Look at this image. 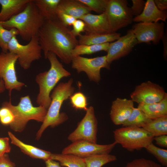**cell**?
<instances>
[{
    "mask_svg": "<svg viewBox=\"0 0 167 167\" xmlns=\"http://www.w3.org/2000/svg\"><path fill=\"white\" fill-rule=\"evenodd\" d=\"M111 33L131 24L133 15L126 0H108L105 12Z\"/></svg>",
    "mask_w": 167,
    "mask_h": 167,
    "instance_id": "cell-8",
    "label": "cell"
},
{
    "mask_svg": "<svg viewBox=\"0 0 167 167\" xmlns=\"http://www.w3.org/2000/svg\"><path fill=\"white\" fill-rule=\"evenodd\" d=\"M113 132L114 141L130 152L145 148L154 140L152 135L142 128L122 126Z\"/></svg>",
    "mask_w": 167,
    "mask_h": 167,
    "instance_id": "cell-6",
    "label": "cell"
},
{
    "mask_svg": "<svg viewBox=\"0 0 167 167\" xmlns=\"http://www.w3.org/2000/svg\"><path fill=\"white\" fill-rule=\"evenodd\" d=\"M73 80L69 79L67 82L59 84L50 95L51 102L42 124L36 134V139H39L44 131L49 126L54 127L66 121L68 118L66 114L60 112L63 102L73 93L75 88L72 86Z\"/></svg>",
    "mask_w": 167,
    "mask_h": 167,
    "instance_id": "cell-4",
    "label": "cell"
},
{
    "mask_svg": "<svg viewBox=\"0 0 167 167\" xmlns=\"http://www.w3.org/2000/svg\"><path fill=\"white\" fill-rule=\"evenodd\" d=\"M31 0H0V22L6 21L22 12Z\"/></svg>",
    "mask_w": 167,
    "mask_h": 167,
    "instance_id": "cell-19",
    "label": "cell"
},
{
    "mask_svg": "<svg viewBox=\"0 0 167 167\" xmlns=\"http://www.w3.org/2000/svg\"><path fill=\"white\" fill-rule=\"evenodd\" d=\"M162 40H163V43L164 44V56L166 57L167 55V47H166V38L165 35Z\"/></svg>",
    "mask_w": 167,
    "mask_h": 167,
    "instance_id": "cell-44",
    "label": "cell"
},
{
    "mask_svg": "<svg viewBox=\"0 0 167 167\" xmlns=\"http://www.w3.org/2000/svg\"><path fill=\"white\" fill-rule=\"evenodd\" d=\"M131 1L132 5L130 9L132 14L133 16H137L143 11L146 1L143 0H132Z\"/></svg>",
    "mask_w": 167,
    "mask_h": 167,
    "instance_id": "cell-36",
    "label": "cell"
},
{
    "mask_svg": "<svg viewBox=\"0 0 167 167\" xmlns=\"http://www.w3.org/2000/svg\"><path fill=\"white\" fill-rule=\"evenodd\" d=\"M14 120V114L9 109L4 106L0 108V121L2 124L10 125Z\"/></svg>",
    "mask_w": 167,
    "mask_h": 167,
    "instance_id": "cell-35",
    "label": "cell"
},
{
    "mask_svg": "<svg viewBox=\"0 0 167 167\" xmlns=\"http://www.w3.org/2000/svg\"><path fill=\"white\" fill-rule=\"evenodd\" d=\"M91 11L87 6L78 0H61L57 9V12L69 15L76 19H80Z\"/></svg>",
    "mask_w": 167,
    "mask_h": 167,
    "instance_id": "cell-20",
    "label": "cell"
},
{
    "mask_svg": "<svg viewBox=\"0 0 167 167\" xmlns=\"http://www.w3.org/2000/svg\"><path fill=\"white\" fill-rule=\"evenodd\" d=\"M98 122L94 108L90 106L75 130L70 134L68 139L72 142L84 140L96 143Z\"/></svg>",
    "mask_w": 167,
    "mask_h": 167,
    "instance_id": "cell-9",
    "label": "cell"
},
{
    "mask_svg": "<svg viewBox=\"0 0 167 167\" xmlns=\"http://www.w3.org/2000/svg\"><path fill=\"white\" fill-rule=\"evenodd\" d=\"M156 143L158 145L165 148H167V135H162L154 137Z\"/></svg>",
    "mask_w": 167,
    "mask_h": 167,
    "instance_id": "cell-41",
    "label": "cell"
},
{
    "mask_svg": "<svg viewBox=\"0 0 167 167\" xmlns=\"http://www.w3.org/2000/svg\"><path fill=\"white\" fill-rule=\"evenodd\" d=\"M152 119L138 108H134L127 120L122 125V126L142 128Z\"/></svg>",
    "mask_w": 167,
    "mask_h": 167,
    "instance_id": "cell-27",
    "label": "cell"
},
{
    "mask_svg": "<svg viewBox=\"0 0 167 167\" xmlns=\"http://www.w3.org/2000/svg\"><path fill=\"white\" fill-rule=\"evenodd\" d=\"M18 35V32L16 29H7L0 24V48L2 52H8L9 43L13 37Z\"/></svg>",
    "mask_w": 167,
    "mask_h": 167,
    "instance_id": "cell-30",
    "label": "cell"
},
{
    "mask_svg": "<svg viewBox=\"0 0 167 167\" xmlns=\"http://www.w3.org/2000/svg\"><path fill=\"white\" fill-rule=\"evenodd\" d=\"M125 167H162L155 161L144 158H137L128 163Z\"/></svg>",
    "mask_w": 167,
    "mask_h": 167,
    "instance_id": "cell-34",
    "label": "cell"
},
{
    "mask_svg": "<svg viewBox=\"0 0 167 167\" xmlns=\"http://www.w3.org/2000/svg\"><path fill=\"white\" fill-rule=\"evenodd\" d=\"M5 83L2 79H0V94L4 92L6 89Z\"/></svg>",
    "mask_w": 167,
    "mask_h": 167,
    "instance_id": "cell-45",
    "label": "cell"
},
{
    "mask_svg": "<svg viewBox=\"0 0 167 167\" xmlns=\"http://www.w3.org/2000/svg\"><path fill=\"white\" fill-rule=\"evenodd\" d=\"M50 159L58 161L62 166L86 167L84 158L72 154L51 153Z\"/></svg>",
    "mask_w": 167,
    "mask_h": 167,
    "instance_id": "cell-26",
    "label": "cell"
},
{
    "mask_svg": "<svg viewBox=\"0 0 167 167\" xmlns=\"http://www.w3.org/2000/svg\"><path fill=\"white\" fill-rule=\"evenodd\" d=\"M86 167H102L106 164L116 161V156L110 154L93 155L84 158Z\"/></svg>",
    "mask_w": 167,
    "mask_h": 167,
    "instance_id": "cell-29",
    "label": "cell"
},
{
    "mask_svg": "<svg viewBox=\"0 0 167 167\" xmlns=\"http://www.w3.org/2000/svg\"><path fill=\"white\" fill-rule=\"evenodd\" d=\"M46 167H62L59 163L51 159L45 161Z\"/></svg>",
    "mask_w": 167,
    "mask_h": 167,
    "instance_id": "cell-43",
    "label": "cell"
},
{
    "mask_svg": "<svg viewBox=\"0 0 167 167\" xmlns=\"http://www.w3.org/2000/svg\"><path fill=\"white\" fill-rule=\"evenodd\" d=\"M37 36L46 59L48 53L50 52L64 63L71 62V52L78 44V40L68 27L58 19L45 20Z\"/></svg>",
    "mask_w": 167,
    "mask_h": 167,
    "instance_id": "cell-1",
    "label": "cell"
},
{
    "mask_svg": "<svg viewBox=\"0 0 167 167\" xmlns=\"http://www.w3.org/2000/svg\"><path fill=\"white\" fill-rule=\"evenodd\" d=\"M85 23L86 34H104L111 33L105 12L98 15L90 13L86 14L80 19Z\"/></svg>",
    "mask_w": 167,
    "mask_h": 167,
    "instance_id": "cell-16",
    "label": "cell"
},
{
    "mask_svg": "<svg viewBox=\"0 0 167 167\" xmlns=\"http://www.w3.org/2000/svg\"><path fill=\"white\" fill-rule=\"evenodd\" d=\"M8 49L18 56L19 63L24 70L28 69L33 61L41 57L42 50L37 36H33L26 45L20 44L15 36L9 43Z\"/></svg>",
    "mask_w": 167,
    "mask_h": 167,
    "instance_id": "cell-7",
    "label": "cell"
},
{
    "mask_svg": "<svg viewBox=\"0 0 167 167\" xmlns=\"http://www.w3.org/2000/svg\"><path fill=\"white\" fill-rule=\"evenodd\" d=\"M73 29L71 30L72 34L76 37L84 32L85 23L80 19H76L72 25Z\"/></svg>",
    "mask_w": 167,
    "mask_h": 167,
    "instance_id": "cell-38",
    "label": "cell"
},
{
    "mask_svg": "<svg viewBox=\"0 0 167 167\" xmlns=\"http://www.w3.org/2000/svg\"><path fill=\"white\" fill-rule=\"evenodd\" d=\"M47 59L50 63L49 69L37 75L35 81L39 87L36 102L39 105L48 110L51 101V92L61 79L69 76L71 73L64 68L57 56L52 52H48Z\"/></svg>",
    "mask_w": 167,
    "mask_h": 167,
    "instance_id": "cell-2",
    "label": "cell"
},
{
    "mask_svg": "<svg viewBox=\"0 0 167 167\" xmlns=\"http://www.w3.org/2000/svg\"><path fill=\"white\" fill-rule=\"evenodd\" d=\"M71 62L72 68L76 70L78 73L85 72L90 81L97 83L101 80V69L110 68L106 55L90 58L80 56L73 57Z\"/></svg>",
    "mask_w": 167,
    "mask_h": 167,
    "instance_id": "cell-10",
    "label": "cell"
},
{
    "mask_svg": "<svg viewBox=\"0 0 167 167\" xmlns=\"http://www.w3.org/2000/svg\"><path fill=\"white\" fill-rule=\"evenodd\" d=\"M166 96L167 94L162 87L149 81L137 86L130 95L131 100L138 104L156 103Z\"/></svg>",
    "mask_w": 167,
    "mask_h": 167,
    "instance_id": "cell-13",
    "label": "cell"
},
{
    "mask_svg": "<svg viewBox=\"0 0 167 167\" xmlns=\"http://www.w3.org/2000/svg\"><path fill=\"white\" fill-rule=\"evenodd\" d=\"M2 106L8 108L13 114L14 120L10 126L16 132L22 131L30 120L43 122L47 112V109L42 106H34L29 95L21 97L17 105H13L10 101L3 102Z\"/></svg>",
    "mask_w": 167,
    "mask_h": 167,
    "instance_id": "cell-5",
    "label": "cell"
},
{
    "mask_svg": "<svg viewBox=\"0 0 167 167\" xmlns=\"http://www.w3.org/2000/svg\"><path fill=\"white\" fill-rule=\"evenodd\" d=\"M117 144L115 141L109 144H99L86 141H77L64 148L62 153L84 158L96 155L109 154Z\"/></svg>",
    "mask_w": 167,
    "mask_h": 167,
    "instance_id": "cell-12",
    "label": "cell"
},
{
    "mask_svg": "<svg viewBox=\"0 0 167 167\" xmlns=\"http://www.w3.org/2000/svg\"><path fill=\"white\" fill-rule=\"evenodd\" d=\"M137 44L132 29L129 30L126 35L109 43L106 55L108 64L110 65L113 61L128 55Z\"/></svg>",
    "mask_w": 167,
    "mask_h": 167,
    "instance_id": "cell-15",
    "label": "cell"
},
{
    "mask_svg": "<svg viewBox=\"0 0 167 167\" xmlns=\"http://www.w3.org/2000/svg\"><path fill=\"white\" fill-rule=\"evenodd\" d=\"M58 19L65 26L68 27L72 25L76 19L74 17L61 12H57Z\"/></svg>",
    "mask_w": 167,
    "mask_h": 167,
    "instance_id": "cell-37",
    "label": "cell"
},
{
    "mask_svg": "<svg viewBox=\"0 0 167 167\" xmlns=\"http://www.w3.org/2000/svg\"><path fill=\"white\" fill-rule=\"evenodd\" d=\"M92 11L100 14L105 12L108 0H78Z\"/></svg>",
    "mask_w": 167,
    "mask_h": 167,
    "instance_id": "cell-33",
    "label": "cell"
},
{
    "mask_svg": "<svg viewBox=\"0 0 167 167\" xmlns=\"http://www.w3.org/2000/svg\"><path fill=\"white\" fill-rule=\"evenodd\" d=\"M109 43L92 45L78 44L72 50V56L73 57L81 55L92 54L102 51L107 52Z\"/></svg>",
    "mask_w": 167,
    "mask_h": 167,
    "instance_id": "cell-28",
    "label": "cell"
},
{
    "mask_svg": "<svg viewBox=\"0 0 167 167\" xmlns=\"http://www.w3.org/2000/svg\"><path fill=\"white\" fill-rule=\"evenodd\" d=\"M134 108L131 100L117 98L112 102L110 111L112 122L116 125H122L129 118Z\"/></svg>",
    "mask_w": 167,
    "mask_h": 167,
    "instance_id": "cell-17",
    "label": "cell"
},
{
    "mask_svg": "<svg viewBox=\"0 0 167 167\" xmlns=\"http://www.w3.org/2000/svg\"><path fill=\"white\" fill-rule=\"evenodd\" d=\"M120 34L113 33L104 34H80L78 36V44H101L114 41L120 37Z\"/></svg>",
    "mask_w": 167,
    "mask_h": 167,
    "instance_id": "cell-23",
    "label": "cell"
},
{
    "mask_svg": "<svg viewBox=\"0 0 167 167\" xmlns=\"http://www.w3.org/2000/svg\"><path fill=\"white\" fill-rule=\"evenodd\" d=\"M11 149L9 138L8 137L0 138V157L6 153L9 152Z\"/></svg>",
    "mask_w": 167,
    "mask_h": 167,
    "instance_id": "cell-39",
    "label": "cell"
},
{
    "mask_svg": "<svg viewBox=\"0 0 167 167\" xmlns=\"http://www.w3.org/2000/svg\"><path fill=\"white\" fill-rule=\"evenodd\" d=\"M15 164L11 161L8 155L5 154L0 157V167H15Z\"/></svg>",
    "mask_w": 167,
    "mask_h": 167,
    "instance_id": "cell-40",
    "label": "cell"
},
{
    "mask_svg": "<svg viewBox=\"0 0 167 167\" xmlns=\"http://www.w3.org/2000/svg\"><path fill=\"white\" fill-rule=\"evenodd\" d=\"M145 148L147 151L154 156L161 165L167 167V150L159 148L152 143L148 145Z\"/></svg>",
    "mask_w": 167,
    "mask_h": 167,
    "instance_id": "cell-31",
    "label": "cell"
},
{
    "mask_svg": "<svg viewBox=\"0 0 167 167\" xmlns=\"http://www.w3.org/2000/svg\"><path fill=\"white\" fill-rule=\"evenodd\" d=\"M61 0H33L40 14L45 20L58 19L57 9Z\"/></svg>",
    "mask_w": 167,
    "mask_h": 167,
    "instance_id": "cell-24",
    "label": "cell"
},
{
    "mask_svg": "<svg viewBox=\"0 0 167 167\" xmlns=\"http://www.w3.org/2000/svg\"><path fill=\"white\" fill-rule=\"evenodd\" d=\"M72 106L76 110H84L86 111L87 107V98L81 92L73 93L69 98Z\"/></svg>",
    "mask_w": 167,
    "mask_h": 167,
    "instance_id": "cell-32",
    "label": "cell"
},
{
    "mask_svg": "<svg viewBox=\"0 0 167 167\" xmlns=\"http://www.w3.org/2000/svg\"><path fill=\"white\" fill-rule=\"evenodd\" d=\"M142 128L154 137L167 134V115L152 119Z\"/></svg>",
    "mask_w": 167,
    "mask_h": 167,
    "instance_id": "cell-25",
    "label": "cell"
},
{
    "mask_svg": "<svg viewBox=\"0 0 167 167\" xmlns=\"http://www.w3.org/2000/svg\"><path fill=\"white\" fill-rule=\"evenodd\" d=\"M167 18L166 11L159 10L156 6L154 0H148L146 2L142 13L133 18V21L139 23H156L159 20L165 22Z\"/></svg>",
    "mask_w": 167,
    "mask_h": 167,
    "instance_id": "cell-18",
    "label": "cell"
},
{
    "mask_svg": "<svg viewBox=\"0 0 167 167\" xmlns=\"http://www.w3.org/2000/svg\"><path fill=\"white\" fill-rule=\"evenodd\" d=\"M154 1L156 6L159 10L164 11L167 9V0H155Z\"/></svg>",
    "mask_w": 167,
    "mask_h": 167,
    "instance_id": "cell-42",
    "label": "cell"
},
{
    "mask_svg": "<svg viewBox=\"0 0 167 167\" xmlns=\"http://www.w3.org/2000/svg\"><path fill=\"white\" fill-rule=\"evenodd\" d=\"M45 20L31 0L22 12L6 21L0 22V24L7 29H16L23 40L29 41L33 36H38Z\"/></svg>",
    "mask_w": 167,
    "mask_h": 167,
    "instance_id": "cell-3",
    "label": "cell"
},
{
    "mask_svg": "<svg viewBox=\"0 0 167 167\" xmlns=\"http://www.w3.org/2000/svg\"><path fill=\"white\" fill-rule=\"evenodd\" d=\"M138 108L149 118L153 119L167 115V96L161 101L150 104H139Z\"/></svg>",
    "mask_w": 167,
    "mask_h": 167,
    "instance_id": "cell-22",
    "label": "cell"
},
{
    "mask_svg": "<svg viewBox=\"0 0 167 167\" xmlns=\"http://www.w3.org/2000/svg\"><path fill=\"white\" fill-rule=\"evenodd\" d=\"M8 133L11 143L19 147L24 153L32 158L41 159L45 161L51 159L52 153L49 152L26 144L18 139L11 132L8 131Z\"/></svg>",
    "mask_w": 167,
    "mask_h": 167,
    "instance_id": "cell-21",
    "label": "cell"
},
{
    "mask_svg": "<svg viewBox=\"0 0 167 167\" xmlns=\"http://www.w3.org/2000/svg\"><path fill=\"white\" fill-rule=\"evenodd\" d=\"M18 58L16 55L9 52H0V79L4 81L10 96L13 90L20 91L25 85L17 80L15 64Z\"/></svg>",
    "mask_w": 167,
    "mask_h": 167,
    "instance_id": "cell-11",
    "label": "cell"
},
{
    "mask_svg": "<svg viewBox=\"0 0 167 167\" xmlns=\"http://www.w3.org/2000/svg\"><path fill=\"white\" fill-rule=\"evenodd\" d=\"M164 24L163 22H140L133 26L132 30L138 44L152 42L158 44L164 35Z\"/></svg>",
    "mask_w": 167,
    "mask_h": 167,
    "instance_id": "cell-14",
    "label": "cell"
}]
</instances>
